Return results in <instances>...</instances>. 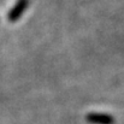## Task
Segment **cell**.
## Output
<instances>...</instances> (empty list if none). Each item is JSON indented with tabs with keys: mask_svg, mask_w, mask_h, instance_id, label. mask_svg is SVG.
Instances as JSON below:
<instances>
[{
	"mask_svg": "<svg viewBox=\"0 0 124 124\" xmlns=\"http://www.w3.org/2000/svg\"><path fill=\"white\" fill-rule=\"evenodd\" d=\"M28 5H29V0H18V1L15 4V6L12 7V10H11V11L8 12V15H7L8 21H10V22H16V21H18V19L22 17V15L24 13V11L27 10Z\"/></svg>",
	"mask_w": 124,
	"mask_h": 124,
	"instance_id": "cell-1",
	"label": "cell"
},
{
	"mask_svg": "<svg viewBox=\"0 0 124 124\" xmlns=\"http://www.w3.org/2000/svg\"><path fill=\"white\" fill-rule=\"evenodd\" d=\"M87 121L93 124H113V118L106 113H90L87 116Z\"/></svg>",
	"mask_w": 124,
	"mask_h": 124,
	"instance_id": "cell-2",
	"label": "cell"
}]
</instances>
